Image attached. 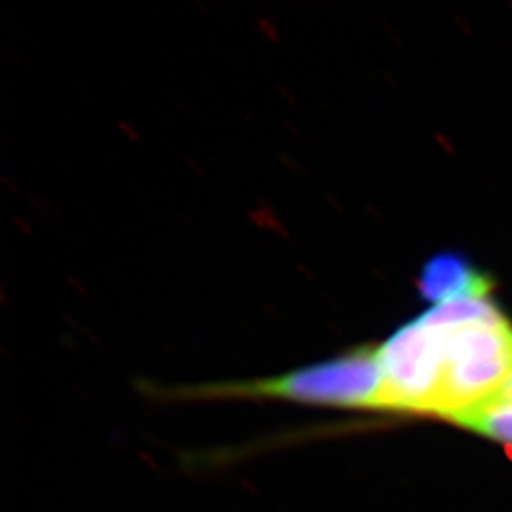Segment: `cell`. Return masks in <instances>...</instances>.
<instances>
[{
  "label": "cell",
  "instance_id": "2",
  "mask_svg": "<svg viewBox=\"0 0 512 512\" xmlns=\"http://www.w3.org/2000/svg\"><path fill=\"white\" fill-rule=\"evenodd\" d=\"M425 315L440 330V374L429 416L452 420L488 404L512 380V325L497 315L482 321L446 323Z\"/></svg>",
  "mask_w": 512,
  "mask_h": 512
},
{
  "label": "cell",
  "instance_id": "5",
  "mask_svg": "<svg viewBox=\"0 0 512 512\" xmlns=\"http://www.w3.org/2000/svg\"><path fill=\"white\" fill-rule=\"evenodd\" d=\"M488 404H512V380L511 384L507 385L497 397H495L494 401H490ZM484 406V404H482Z\"/></svg>",
  "mask_w": 512,
  "mask_h": 512
},
{
  "label": "cell",
  "instance_id": "4",
  "mask_svg": "<svg viewBox=\"0 0 512 512\" xmlns=\"http://www.w3.org/2000/svg\"><path fill=\"white\" fill-rule=\"evenodd\" d=\"M463 429L512 446V404H484L452 418Z\"/></svg>",
  "mask_w": 512,
  "mask_h": 512
},
{
  "label": "cell",
  "instance_id": "3",
  "mask_svg": "<svg viewBox=\"0 0 512 512\" xmlns=\"http://www.w3.org/2000/svg\"><path fill=\"white\" fill-rule=\"evenodd\" d=\"M492 281L458 255L431 258L420 277V293L435 306L456 300H484Z\"/></svg>",
  "mask_w": 512,
  "mask_h": 512
},
{
  "label": "cell",
  "instance_id": "1",
  "mask_svg": "<svg viewBox=\"0 0 512 512\" xmlns=\"http://www.w3.org/2000/svg\"><path fill=\"white\" fill-rule=\"evenodd\" d=\"M380 389L382 368L376 346H359L279 376L183 387L181 397L243 401L266 399L334 410L374 412Z\"/></svg>",
  "mask_w": 512,
  "mask_h": 512
}]
</instances>
